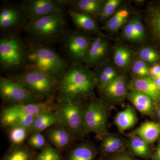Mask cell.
Instances as JSON below:
<instances>
[{"instance_id":"cell-25","label":"cell","mask_w":160,"mask_h":160,"mask_svg":"<svg viewBox=\"0 0 160 160\" xmlns=\"http://www.w3.org/2000/svg\"><path fill=\"white\" fill-rule=\"evenodd\" d=\"M95 157L94 149L87 145L77 146L69 153L68 160H93Z\"/></svg>"},{"instance_id":"cell-38","label":"cell","mask_w":160,"mask_h":160,"mask_svg":"<svg viewBox=\"0 0 160 160\" xmlns=\"http://www.w3.org/2000/svg\"><path fill=\"white\" fill-rule=\"evenodd\" d=\"M152 23L155 30L160 37V10L155 15L152 20Z\"/></svg>"},{"instance_id":"cell-32","label":"cell","mask_w":160,"mask_h":160,"mask_svg":"<svg viewBox=\"0 0 160 160\" xmlns=\"http://www.w3.org/2000/svg\"><path fill=\"white\" fill-rule=\"evenodd\" d=\"M36 160H62V159L57 150L47 146L38 155Z\"/></svg>"},{"instance_id":"cell-14","label":"cell","mask_w":160,"mask_h":160,"mask_svg":"<svg viewBox=\"0 0 160 160\" xmlns=\"http://www.w3.org/2000/svg\"><path fill=\"white\" fill-rule=\"evenodd\" d=\"M104 2L102 0H72L69 9L91 16H99L102 9Z\"/></svg>"},{"instance_id":"cell-34","label":"cell","mask_w":160,"mask_h":160,"mask_svg":"<svg viewBox=\"0 0 160 160\" xmlns=\"http://www.w3.org/2000/svg\"><path fill=\"white\" fill-rule=\"evenodd\" d=\"M139 56L142 60L149 63L155 62L159 58L158 52L149 47H145L141 49L139 52Z\"/></svg>"},{"instance_id":"cell-5","label":"cell","mask_w":160,"mask_h":160,"mask_svg":"<svg viewBox=\"0 0 160 160\" xmlns=\"http://www.w3.org/2000/svg\"><path fill=\"white\" fill-rule=\"evenodd\" d=\"M40 99L51 98L58 92L59 81L42 71L34 68H26L13 78Z\"/></svg>"},{"instance_id":"cell-15","label":"cell","mask_w":160,"mask_h":160,"mask_svg":"<svg viewBox=\"0 0 160 160\" xmlns=\"http://www.w3.org/2000/svg\"><path fill=\"white\" fill-rule=\"evenodd\" d=\"M68 13L76 27L84 31L97 32L98 30L97 23L92 16L69 9Z\"/></svg>"},{"instance_id":"cell-43","label":"cell","mask_w":160,"mask_h":160,"mask_svg":"<svg viewBox=\"0 0 160 160\" xmlns=\"http://www.w3.org/2000/svg\"><path fill=\"white\" fill-rule=\"evenodd\" d=\"M157 112L158 115L160 119V106L159 108H158Z\"/></svg>"},{"instance_id":"cell-22","label":"cell","mask_w":160,"mask_h":160,"mask_svg":"<svg viewBox=\"0 0 160 160\" xmlns=\"http://www.w3.org/2000/svg\"><path fill=\"white\" fill-rule=\"evenodd\" d=\"M137 118L134 110L131 107L119 112L115 118V123L120 132L126 131L134 126Z\"/></svg>"},{"instance_id":"cell-16","label":"cell","mask_w":160,"mask_h":160,"mask_svg":"<svg viewBox=\"0 0 160 160\" xmlns=\"http://www.w3.org/2000/svg\"><path fill=\"white\" fill-rule=\"evenodd\" d=\"M47 135L50 142L58 149H65L69 146L72 136L67 129L61 126L49 129Z\"/></svg>"},{"instance_id":"cell-26","label":"cell","mask_w":160,"mask_h":160,"mask_svg":"<svg viewBox=\"0 0 160 160\" xmlns=\"http://www.w3.org/2000/svg\"><path fill=\"white\" fill-rule=\"evenodd\" d=\"M131 52L124 46H119L115 50L113 58L117 66L122 68L128 67L131 62Z\"/></svg>"},{"instance_id":"cell-36","label":"cell","mask_w":160,"mask_h":160,"mask_svg":"<svg viewBox=\"0 0 160 160\" xmlns=\"http://www.w3.org/2000/svg\"><path fill=\"white\" fill-rule=\"evenodd\" d=\"M124 37L129 41H136L134 19L132 20L125 26L123 32Z\"/></svg>"},{"instance_id":"cell-41","label":"cell","mask_w":160,"mask_h":160,"mask_svg":"<svg viewBox=\"0 0 160 160\" xmlns=\"http://www.w3.org/2000/svg\"><path fill=\"white\" fill-rule=\"evenodd\" d=\"M152 160H160V144L155 152Z\"/></svg>"},{"instance_id":"cell-6","label":"cell","mask_w":160,"mask_h":160,"mask_svg":"<svg viewBox=\"0 0 160 160\" xmlns=\"http://www.w3.org/2000/svg\"><path fill=\"white\" fill-rule=\"evenodd\" d=\"M84 109L80 100L58 101L56 112L58 123L72 136H77L84 131Z\"/></svg>"},{"instance_id":"cell-24","label":"cell","mask_w":160,"mask_h":160,"mask_svg":"<svg viewBox=\"0 0 160 160\" xmlns=\"http://www.w3.org/2000/svg\"><path fill=\"white\" fill-rule=\"evenodd\" d=\"M129 147L131 152L137 156L147 158L150 155L149 144L138 136L132 137L129 142Z\"/></svg>"},{"instance_id":"cell-8","label":"cell","mask_w":160,"mask_h":160,"mask_svg":"<svg viewBox=\"0 0 160 160\" xmlns=\"http://www.w3.org/2000/svg\"><path fill=\"white\" fill-rule=\"evenodd\" d=\"M0 95L2 99L12 105L40 102V99L19 82L12 78L1 76Z\"/></svg>"},{"instance_id":"cell-20","label":"cell","mask_w":160,"mask_h":160,"mask_svg":"<svg viewBox=\"0 0 160 160\" xmlns=\"http://www.w3.org/2000/svg\"><path fill=\"white\" fill-rule=\"evenodd\" d=\"M135 134L148 144L153 143L160 136V125L155 122L147 121L136 129Z\"/></svg>"},{"instance_id":"cell-7","label":"cell","mask_w":160,"mask_h":160,"mask_svg":"<svg viewBox=\"0 0 160 160\" xmlns=\"http://www.w3.org/2000/svg\"><path fill=\"white\" fill-rule=\"evenodd\" d=\"M92 40L87 35L78 31H68L61 42L67 61L71 65L83 62Z\"/></svg>"},{"instance_id":"cell-9","label":"cell","mask_w":160,"mask_h":160,"mask_svg":"<svg viewBox=\"0 0 160 160\" xmlns=\"http://www.w3.org/2000/svg\"><path fill=\"white\" fill-rule=\"evenodd\" d=\"M72 2V0H25L20 6L28 21H31L64 11Z\"/></svg>"},{"instance_id":"cell-28","label":"cell","mask_w":160,"mask_h":160,"mask_svg":"<svg viewBox=\"0 0 160 160\" xmlns=\"http://www.w3.org/2000/svg\"><path fill=\"white\" fill-rule=\"evenodd\" d=\"M118 77V73L115 69L112 67L107 66L102 69L98 77L96 78L97 84L100 89H102Z\"/></svg>"},{"instance_id":"cell-13","label":"cell","mask_w":160,"mask_h":160,"mask_svg":"<svg viewBox=\"0 0 160 160\" xmlns=\"http://www.w3.org/2000/svg\"><path fill=\"white\" fill-rule=\"evenodd\" d=\"M108 44L104 39L97 37L92 40L91 44L83 62L89 66H95L105 56Z\"/></svg>"},{"instance_id":"cell-11","label":"cell","mask_w":160,"mask_h":160,"mask_svg":"<svg viewBox=\"0 0 160 160\" xmlns=\"http://www.w3.org/2000/svg\"><path fill=\"white\" fill-rule=\"evenodd\" d=\"M28 20L20 5L7 4L0 9V29L6 33L24 29Z\"/></svg>"},{"instance_id":"cell-27","label":"cell","mask_w":160,"mask_h":160,"mask_svg":"<svg viewBox=\"0 0 160 160\" xmlns=\"http://www.w3.org/2000/svg\"><path fill=\"white\" fill-rule=\"evenodd\" d=\"M32 152L29 149L19 146L11 149L3 160H32Z\"/></svg>"},{"instance_id":"cell-40","label":"cell","mask_w":160,"mask_h":160,"mask_svg":"<svg viewBox=\"0 0 160 160\" xmlns=\"http://www.w3.org/2000/svg\"><path fill=\"white\" fill-rule=\"evenodd\" d=\"M113 160H135L133 158L127 154L119 155L116 157Z\"/></svg>"},{"instance_id":"cell-37","label":"cell","mask_w":160,"mask_h":160,"mask_svg":"<svg viewBox=\"0 0 160 160\" xmlns=\"http://www.w3.org/2000/svg\"><path fill=\"white\" fill-rule=\"evenodd\" d=\"M135 29L136 41H142L145 38V30L144 26L139 18L134 19Z\"/></svg>"},{"instance_id":"cell-33","label":"cell","mask_w":160,"mask_h":160,"mask_svg":"<svg viewBox=\"0 0 160 160\" xmlns=\"http://www.w3.org/2000/svg\"><path fill=\"white\" fill-rule=\"evenodd\" d=\"M149 68L146 62L142 59H138L132 66L133 73L139 78L147 77L149 73Z\"/></svg>"},{"instance_id":"cell-29","label":"cell","mask_w":160,"mask_h":160,"mask_svg":"<svg viewBox=\"0 0 160 160\" xmlns=\"http://www.w3.org/2000/svg\"><path fill=\"white\" fill-rule=\"evenodd\" d=\"M122 141L113 136L106 137L103 140L102 146L103 151L107 153H113L119 151L122 148Z\"/></svg>"},{"instance_id":"cell-31","label":"cell","mask_w":160,"mask_h":160,"mask_svg":"<svg viewBox=\"0 0 160 160\" xmlns=\"http://www.w3.org/2000/svg\"><path fill=\"white\" fill-rule=\"evenodd\" d=\"M121 3L120 0H108L105 2L102 11L99 16L101 21H104L108 19L114 13Z\"/></svg>"},{"instance_id":"cell-1","label":"cell","mask_w":160,"mask_h":160,"mask_svg":"<svg viewBox=\"0 0 160 160\" xmlns=\"http://www.w3.org/2000/svg\"><path fill=\"white\" fill-rule=\"evenodd\" d=\"M28 54L26 68L42 71L59 81L69 69V63L54 49L34 40L26 39Z\"/></svg>"},{"instance_id":"cell-21","label":"cell","mask_w":160,"mask_h":160,"mask_svg":"<svg viewBox=\"0 0 160 160\" xmlns=\"http://www.w3.org/2000/svg\"><path fill=\"white\" fill-rule=\"evenodd\" d=\"M129 98L132 105L141 113L149 114L152 110V99L142 92L133 90L129 93Z\"/></svg>"},{"instance_id":"cell-30","label":"cell","mask_w":160,"mask_h":160,"mask_svg":"<svg viewBox=\"0 0 160 160\" xmlns=\"http://www.w3.org/2000/svg\"><path fill=\"white\" fill-rule=\"evenodd\" d=\"M29 131L26 128L20 126L12 127L10 128L9 132V140L13 145L20 146L25 142Z\"/></svg>"},{"instance_id":"cell-19","label":"cell","mask_w":160,"mask_h":160,"mask_svg":"<svg viewBox=\"0 0 160 160\" xmlns=\"http://www.w3.org/2000/svg\"><path fill=\"white\" fill-rule=\"evenodd\" d=\"M36 115H1V122L3 126L11 128L14 126H20L31 131Z\"/></svg>"},{"instance_id":"cell-42","label":"cell","mask_w":160,"mask_h":160,"mask_svg":"<svg viewBox=\"0 0 160 160\" xmlns=\"http://www.w3.org/2000/svg\"><path fill=\"white\" fill-rule=\"evenodd\" d=\"M153 79L154 80L155 83L157 86L158 89L160 90V76L156 78Z\"/></svg>"},{"instance_id":"cell-2","label":"cell","mask_w":160,"mask_h":160,"mask_svg":"<svg viewBox=\"0 0 160 160\" xmlns=\"http://www.w3.org/2000/svg\"><path fill=\"white\" fill-rule=\"evenodd\" d=\"M97 84L93 72L80 65H70L59 82L58 100L77 101L91 93Z\"/></svg>"},{"instance_id":"cell-4","label":"cell","mask_w":160,"mask_h":160,"mask_svg":"<svg viewBox=\"0 0 160 160\" xmlns=\"http://www.w3.org/2000/svg\"><path fill=\"white\" fill-rule=\"evenodd\" d=\"M27 41L17 32L2 35L0 38V66L3 71L24 70L27 65Z\"/></svg>"},{"instance_id":"cell-18","label":"cell","mask_w":160,"mask_h":160,"mask_svg":"<svg viewBox=\"0 0 160 160\" xmlns=\"http://www.w3.org/2000/svg\"><path fill=\"white\" fill-rule=\"evenodd\" d=\"M134 90L149 96L152 100H156L160 97V90L151 78H138L132 83Z\"/></svg>"},{"instance_id":"cell-23","label":"cell","mask_w":160,"mask_h":160,"mask_svg":"<svg viewBox=\"0 0 160 160\" xmlns=\"http://www.w3.org/2000/svg\"><path fill=\"white\" fill-rule=\"evenodd\" d=\"M129 16V11L128 9H120L107 21L105 28L110 31H118L126 22Z\"/></svg>"},{"instance_id":"cell-12","label":"cell","mask_w":160,"mask_h":160,"mask_svg":"<svg viewBox=\"0 0 160 160\" xmlns=\"http://www.w3.org/2000/svg\"><path fill=\"white\" fill-rule=\"evenodd\" d=\"M55 108L56 109L57 106L54 105L51 98L47 99L44 102L12 105L5 108L1 115L21 116L33 114L37 116L47 112L53 111Z\"/></svg>"},{"instance_id":"cell-10","label":"cell","mask_w":160,"mask_h":160,"mask_svg":"<svg viewBox=\"0 0 160 160\" xmlns=\"http://www.w3.org/2000/svg\"><path fill=\"white\" fill-rule=\"evenodd\" d=\"M107 113L102 105L92 101L84 109V131L102 138L106 132Z\"/></svg>"},{"instance_id":"cell-35","label":"cell","mask_w":160,"mask_h":160,"mask_svg":"<svg viewBox=\"0 0 160 160\" xmlns=\"http://www.w3.org/2000/svg\"><path fill=\"white\" fill-rule=\"evenodd\" d=\"M46 142V138L41 132H33L28 140V143L31 147L38 149L45 148Z\"/></svg>"},{"instance_id":"cell-39","label":"cell","mask_w":160,"mask_h":160,"mask_svg":"<svg viewBox=\"0 0 160 160\" xmlns=\"http://www.w3.org/2000/svg\"><path fill=\"white\" fill-rule=\"evenodd\" d=\"M149 73L153 79L160 76V65H155L149 69Z\"/></svg>"},{"instance_id":"cell-3","label":"cell","mask_w":160,"mask_h":160,"mask_svg":"<svg viewBox=\"0 0 160 160\" xmlns=\"http://www.w3.org/2000/svg\"><path fill=\"white\" fill-rule=\"evenodd\" d=\"M23 30L29 38L48 46L61 41L68 31L64 11L28 21Z\"/></svg>"},{"instance_id":"cell-17","label":"cell","mask_w":160,"mask_h":160,"mask_svg":"<svg viewBox=\"0 0 160 160\" xmlns=\"http://www.w3.org/2000/svg\"><path fill=\"white\" fill-rule=\"evenodd\" d=\"M106 96L112 100H120L126 96L127 86L123 76H119L102 89Z\"/></svg>"}]
</instances>
